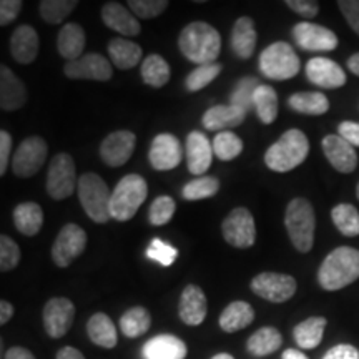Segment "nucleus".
I'll return each instance as SVG.
<instances>
[{
  "label": "nucleus",
  "mask_w": 359,
  "mask_h": 359,
  "mask_svg": "<svg viewBox=\"0 0 359 359\" xmlns=\"http://www.w3.org/2000/svg\"><path fill=\"white\" fill-rule=\"evenodd\" d=\"M178 47L193 64H215L222 52V37L213 25L206 22H191L180 34Z\"/></svg>",
  "instance_id": "nucleus-1"
},
{
  "label": "nucleus",
  "mask_w": 359,
  "mask_h": 359,
  "mask_svg": "<svg viewBox=\"0 0 359 359\" xmlns=\"http://www.w3.org/2000/svg\"><path fill=\"white\" fill-rule=\"evenodd\" d=\"M359 278V251L339 246L331 251L318 269V281L326 291L346 288Z\"/></svg>",
  "instance_id": "nucleus-2"
},
{
  "label": "nucleus",
  "mask_w": 359,
  "mask_h": 359,
  "mask_svg": "<svg viewBox=\"0 0 359 359\" xmlns=\"http://www.w3.org/2000/svg\"><path fill=\"white\" fill-rule=\"evenodd\" d=\"M309 154L308 137L302 130L291 128L283 133L280 140L273 143L264 154V163L269 170L278 173H286L306 160Z\"/></svg>",
  "instance_id": "nucleus-3"
},
{
  "label": "nucleus",
  "mask_w": 359,
  "mask_h": 359,
  "mask_svg": "<svg viewBox=\"0 0 359 359\" xmlns=\"http://www.w3.org/2000/svg\"><path fill=\"white\" fill-rule=\"evenodd\" d=\"M285 226L288 230L291 243L299 253L311 251L316 218H314L313 205L306 198H294L290 201L285 213Z\"/></svg>",
  "instance_id": "nucleus-4"
},
{
  "label": "nucleus",
  "mask_w": 359,
  "mask_h": 359,
  "mask_svg": "<svg viewBox=\"0 0 359 359\" xmlns=\"http://www.w3.org/2000/svg\"><path fill=\"white\" fill-rule=\"evenodd\" d=\"M79 200L83 212L92 222L105 224L111 219L110 201L111 191L109 185L97 173H83L77 185Z\"/></svg>",
  "instance_id": "nucleus-5"
},
{
  "label": "nucleus",
  "mask_w": 359,
  "mask_h": 359,
  "mask_svg": "<svg viewBox=\"0 0 359 359\" xmlns=\"http://www.w3.org/2000/svg\"><path fill=\"white\" fill-rule=\"evenodd\" d=\"M148 196V185L140 175H127L111 191L110 215L116 222H128Z\"/></svg>",
  "instance_id": "nucleus-6"
},
{
  "label": "nucleus",
  "mask_w": 359,
  "mask_h": 359,
  "mask_svg": "<svg viewBox=\"0 0 359 359\" xmlns=\"http://www.w3.org/2000/svg\"><path fill=\"white\" fill-rule=\"evenodd\" d=\"M258 67L263 77L283 82V80L294 79L298 75L302 62L290 43L275 42L268 45L262 52Z\"/></svg>",
  "instance_id": "nucleus-7"
},
{
  "label": "nucleus",
  "mask_w": 359,
  "mask_h": 359,
  "mask_svg": "<svg viewBox=\"0 0 359 359\" xmlns=\"http://www.w3.org/2000/svg\"><path fill=\"white\" fill-rule=\"evenodd\" d=\"M79 185L75 163L69 154H58L52 158L47 175V193L53 200H65Z\"/></svg>",
  "instance_id": "nucleus-8"
},
{
  "label": "nucleus",
  "mask_w": 359,
  "mask_h": 359,
  "mask_svg": "<svg viewBox=\"0 0 359 359\" xmlns=\"http://www.w3.org/2000/svg\"><path fill=\"white\" fill-rule=\"evenodd\" d=\"M222 231L226 243L240 250L251 248L257 240V224L253 215L241 206L228 213V217L223 219Z\"/></svg>",
  "instance_id": "nucleus-9"
},
{
  "label": "nucleus",
  "mask_w": 359,
  "mask_h": 359,
  "mask_svg": "<svg viewBox=\"0 0 359 359\" xmlns=\"http://www.w3.org/2000/svg\"><path fill=\"white\" fill-rule=\"evenodd\" d=\"M48 147L43 138L29 137L20 143L12 158V170L15 177L30 178L43 167Z\"/></svg>",
  "instance_id": "nucleus-10"
},
{
  "label": "nucleus",
  "mask_w": 359,
  "mask_h": 359,
  "mask_svg": "<svg viewBox=\"0 0 359 359\" xmlns=\"http://www.w3.org/2000/svg\"><path fill=\"white\" fill-rule=\"evenodd\" d=\"M87 246V233L79 224L69 223L62 228L52 246V259L58 268H67L83 253Z\"/></svg>",
  "instance_id": "nucleus-11"
},
{
  "label": "nucleus",
  "mask_w": 359,
  "mask_h": 359,
  "mask_svg": "<svg viewBox=\"0 0 359 359\" xmlns=\"http://www.w3.org/2000/svg\"><path fill=\"white\" fill-rule=\"evenodd\" d=\"M296 280L281 273H259L251 280V290L259 298L271 303H285L296 293Z\"/></svg>",
  "instance_id": "nucleus-12"
},
{
  "label": "nucleus",
  "mask_w": 359,
  "mask_h": 359,
  "mask_svg": "<svg viewBox=\"0 0 359 359\" xmlns=\"http://www.w3.org/2000/svg\"><path fill=\"white\" fill-rule=\"evenodd\" d=\"M291 35L296 45L306 52H331L338 47V37L333 30L311 22L296 24Z\"/></svg>",
  "instance_id": "nucleus-13"
},
{
  "label": "nucleus",
  "mask_w": 359,
  "mask_h": 359,
  "mask_svg": "<svg viewBox=\"0 0 359 359\" xmlns=\"http://www.w3.org/2000/svg\"><path fill=\"white\" fill-rule=\"evenodd\" d=\"M137 137L130 130H116V132L107 135L105 140L100 145V156L111 168H118L132 158Z\"/></svg>",
  "instance_id": "nucleus-14"
},
{
  "label": "nucleus",
  "mask_w": 359,
  "mask_h": 359,
  "mask_svg": "<svg viewBox=\"0 0 359 359\" xmlns=\"http://www.w3.org/2000/svg\"><path fill=\"white\" fill-rule=\"evenodd\" d=\"M65 75L72 80H95L107 82L111 79V65L100 53H87L79 60L67 62L64 67Z\"/></svg>",
  "instance_id": "nucleus-15"
},
{
  "label": "nucleus",
  "mask_w": 359,
  "mask_h": 359,
  "mask_svg": "<svg viewBox=\"0 0 359 359\" xmlns=\"http://www.w3.org/2000/svg\"><path fill=\"white\" fill-rule=\"evenodd\" d=\"M43 326L50 338H62L69 333L75 318V306L69 298H52L43 306Z\"/></svg>",
  "instance_id": "nucleus-16"
},
{
  "label": "nucleus",
  "mask_w": 359,
  "mask_h": 359,
  "mask_svg": "<svg viewBox=\"0 0 359 359\" xmlns=\"http://www.w3.org/2000/svg\"><path fill=\"white\" fill-rule=\"evenodd\" d=\"M183 158V150L180 145V140L172 133H160L156 135L151 142L150 154H148V160H150L151 167L158 172H167V170H173L180 165Z\"/></svg>",
  "instance_id": "nucleus-17"
},
{
  "label": "nucleus",
  "mask_w": 359,
  "mask_h": 359,
  "mask_svg": "<svg viewBox=\"0 0 359 359\" xmlns=\"http://www.w3.org/2000/svg\"><path fill=\"white\" fill-rule=\"evenodd\" d=\"M185 155H187V165L188 172L191 175H203L208 172V168L212 167L213 160V143H210L205 133L191 132L187 137V147H185Z\"/></svg>",
  "instance_id": "nucleus-18"
},
{
  "label": "nucleus",
  "mask_w": 359,
  "mask_h": 359,
  "mask_svg": "<svg viewBox=\"0 0 359 359\" xmlns=\"http://www.w3.org/2000/svg\"><path fill=\"white\" fill-rule=\"evenodd\" d=\"M309 82L321 88H339L346 83V74L334 60L325 57H314L306 65Z\"/></svg>",
  "instance_id": "nucleus-19"
},
{
  "label": "nucleus",
  "mask_w": 359,
  "mask_h": 359,
  "mask_svg": "<svg viewBox=\"0 0 359 359\" xmlns=\"http://www.w3.org/2000/svg\"><path fill=\"white\" fill-rule=\"evenodd\" d=\"M323 151L327 161L341 173H351L358 167V154L354 147L339 135H327L323 138Z\"/></svg>",
  "instance_id": "nucleus-20"
},
{
  "label": "nucleus",
  "mask_w": 359,
  "mask_h": 359,
  "mask_svg": "<svg viewBox=\"0 0 359 359\" xmlns=\"http://www.w3.org/2000/svg\"><path fill=\"white\" fill-rule=\"evenodd\" d=\"M178 313L182 321L188 326H198L203 323L206 313H208V303H206V296L200 286L188 285L183 290Z\"/></svg>",
  "instance_id": "nucleus-21"
},
{
  "label": "nucleus",
  "mask_w": 359,
  "mask_h": 359,
  "mask_svg": "<svg viewBox=\"0 0 359 359\" xmlns=\"http://www.w3.org/2000/svg\"><path fill=\"white\" fill-rule=\"evenodd\" d=\"M27 102L25 85L7 65L0 67V109L4 111L19 110Z\"/></svg>",
  "instance_id": "nucleus-22"
},
{
  "label": "nucleus",
  "mask_w": 359,
  "mask_h": 359,
  "mask_svg": "<svg viewBox=\"0 0 359 359\" xmlns=\"http://www.w3.org/2000/svg\"><path fill=\"white\" fill-rule=\"evenodd\" d=\"M102 20L109 29L127 35V37H135L142 30L140 22L135 19V15L127 7L118 2H107L102 7Z\"/></svg>",
  "instance_id": "nucleus-23"
},
{
  "label": "nucleus",
  "mask_w": 359,
  "mask_h": 359,
  "mask_svg": "<svg viewBox=\"0 0 359 359\" xmlns=\"http://www.w3.org/2000/svg\"><path fill=\"white\" fill-rule=\"evenodd\" d=\"M39 34L34 27L20 25L13 30L11 37V53L19 64L29 65L39 55Z\"/></svg>",
  "instance_id": "nucleus-24"
},
{
  "label": "nucleus",
  "mask_w": 359,
  "mask_h": 359,
  "mask_svg": "<svg viewBox=\"0 0 359 359\" xmlns=\"http://www.w3.org/2000/svg\"><path fill=\"white\" fill-rule=\"evenodd\" d=\"M143 358L145 359H185L187 344L173 334H160L148 339L143 344Z\"/></svg>",
  "instance_id": "nucleus-25"
},
{
  "label": "nucleus",
  "mask_w": 359,
  "mask_h": 359,
  "mask_svg": "<svg viewBox=\"0 0 359 359\" xmlns=\"http://www.w3.org/2000/svg\"><path fill=\"white\" fill-rule=\"evenodd\" d=\"M231 50L240 60H248L257 48L258 34L250 17H240L231 29Z\"/></svg>",
  "instance_id": "nucleus-26"
},
{
  "label": "nucleus",
  "mask_w": 359,
  "mask_h": 359,
  "mask_svg": "<svg viewBox=\"0 0 359 359\" xmlns=\"http://www.w3.org/2000/svg\"><path fill=\"white\" fill-rule=\"evenodd\" d=\"M246 111L236 109L233 105H215L203 115V127L212 132H228V128L238 127L243 123Z\"/></svg>",
  "instance_id": "nucleus-27"
},
{
  "label": "nucleus",
  "mask_w": 359,
  "mask_h": 359,
  "mask_svg": "<svg viewBox=\"0 0 359 359\" xmlns=\"http://www.w3.org/2000/svg\"><path fill=\"white\" fill-rule=\"evenodd\" d=\"M85 32L79 24H65L57 37V50L67 60H79L83 57Z\"/></svg>",
  "instance_id": "nucleus-28"
},
{
  "label": "nucleus",
  "mask_w": 359,
  "mask_h": 359,
  "mask_svg": "<svg viewBox=\"0 0 359 359\" xmlns=\"http://www.w3.org/2000/svg\"><path fill=\"white\" fill-rule=\"evenodd\" d=\"M255 320V309L246 302H233L223 309L219 316V327L224 333H236L245 330Z\"/></svg>",
  "instance_id": "nucleus-29"
},
{
  "label": "nucleus",
  "mask_w": 359,
  "mask_h": 359,
  "mask_svg": "<svg viewBox=\"0 0 359 359\" xmlns=\"http://www.w3.org/2000/svg\"><path fill=\"white\" fill-rule=\"evenodd\" d=\"M13 223L22 235L35 236L43 226V212L42 206L34 201L20 203L13 210Z\"/></svg>",
  "instance_id": "nucleus-30"
},
{
  "label": "nucleus",
  "mask_w": 359,
  "mask_h": 359,
  "mask_svg": "<svg viewBox=\"0 0 359 359\" xmlns=\"http://www.w3.org/2000/svg\"><path fill=\"white\" fill-rule=\"evenodd\" d=\"M87 333L92 343L100 348L111 349L118 343L116 327L114 326V321L105 313H95L90 318L87 323Z\"/></svg>",
  "instance_id": "nucleus-31"
},
{
  "label": "nucleus",
  "mask_w": 359,
  "mask_h": 359,
  "mask_svg": "<svg viewBox=\"0 0 359 359\" xmlns=\"http://www.w3.org/2000/svg\"><path fill=\"white\" fill-rule=\"evenodd\" d=\"M142 47L127 39H114L109 43V55L114 65L120 70H130L138 65L142 58Z\"/></svg>",
  "instance_id": "nucleus-32"
},
{
  "label": "nucleus",
  "mask_w": 359,
  "mask_h": 359,
  "mask_svg": "<svg viewBox=\"0 0 359 359\" xmlns=\"http://www.w3.org/2000/svg\"><path fill=\"white\" fill-rule=\"evenodd\" d=\"M325 327L326 318L323 316H313L304 320L303 323H299L293 331L296 344L302 349H313L320 346L323 333H325Z\"/></svg>",
  "instance_id": "nucleus-33"
},
{
  "label": "nucleus",
  "mask_w": 359,
  "mask_h": 359,
  "mask_svg": "<svg viewBox=\"0 0 359 359\" xmlns=\"http://www.w3.org/2000/svg\"><path fill=\"white\" fill-rule=\"evenodd\" d=\"M281 344L283 336L280 331L273 326H264L250 336L248 343H246V349L253 356H268V354L280 349Z\"/></svg>",
  "instance_id": "nucleus-34"
},
{
  "label": "nucleus",
  "mask_w": 359,
  "mask_h": 359,
  "mask_svg": "<svg viewBox=\"0 0 359 359\" xmlns=\"http://www.w3.org/2000/svg\"><path fill=\"white\" fill-rule=\"evenodd\" d=\"M291 110L304 115H323L330 110V100L321 92H299L290 97Z\"/></svg>",
  "instance_id": "nucleus-35"
},
{
  "label": "nucleus",
  "mask_w": 359,
  "mask_h": 359,
  "mask_svg": "<svg viewBox=\"0 0 359 359\" xmlns=\"http://www.w3.org/2000/svg\"><path fill=\"white\" fill-rule=\"evenodd\" d=\"M170 65L161 55H148L142 64V80L148 87L161 88L170 80Z\"/></svg>",
  "instance_id": "nucleus-36"
},
{
  "label": "nucleus",
  "mask_w": 359,
  "mask_h": 359,
  "mask_svg": "<svg viewBox=\"0 0 359 359\" xmlns=\"http://www.w3.org/2000/svg\"><path fill=\"white\" fill-rule=\"evenodd\" d=\"M253 109L264 125L273 123L278 116V93L269 85H259L253 97Z\"/></svg>",
  "instance_id": "nucleus-37"
},
{
  "label": "nucleus",
  "mask_w": 359,
  "mask_h": 359,
  "mask_svg": "<svg viewBox=\"0 0 359 359\" xmlns=\"http://www.w3.org/2000/svg\"><path fill=\"white\" fill-rule=\"evenodd\" d=\"M151 326V316L145 308L135 306L127 309L120 318V330L127 338H140Z\"/></svg>",
  "instance_id": "nucleus-38"
},
{
  "label": "nucleus",
  "mask_w": 359,
  "mask_h": 359,
  "mask_svg": "<svg viewBox=\"0 0 359 359\" xmlns=\"http://www.w3.org/2000/svg\"><path fill=\"white\" fill-rule=\"evenodd\" d=\"M331 218H333L334 226L344 236H358L359 235V212L353 205L341 203L331 210Z\"/></svg>",
  "instance_id": "nucleus-39"
},
{
  "label": "nucleus",
  "mask_w": 359,
  "mask_h": 359,
  "mask_svg": "<svg viewBox=\"0 0 359 359\" xmlns=\"http://www.w3.org/2000/svg\"><path fill=\"white\" fill-rule=\"evenodd\" d=\"M243 151V140L236 133L219 132L213 138V154L222 161H231Z\"/></svg>",
  "instance_id": "nucleus-40"
},
{
  "label": "nucleus",
  "mask_w": 359,
  "mask_h": 359,
  "mask_svg": "<svg viewBox=\"0 0 359 359\" xmlns=\"http://www.w3.org/2000/svg\"><path fill=\"white\" fill-rule=\"evenodd\" d=\"M219 190V180L215 177H200L196 180L188 182L183 187L182 195L183 198L188 201H196V200H205L212 198Z\"/></svg>",
  "instance_id": "nucleus-41"
},
{
  "label": "nucleus",
  "mask_w": 359,
  "mask_h": 359,
  "mask_svg": "<svg viewBox=\"0 0 359 359\" xmlns=\"http://www.w3.org/2000/svg\"><path fill=\"white\" fill-rule=\"evenodd\" d=\"M79 6L77 0H42L40 2V15L48 24H60Z\"/></svg>",
  "instance_id": "nucleus-42"
},
{
  "label": "nucleus",
  "mask_w": 359,
  "mask_h": 359,
  "mask_svg": "<svg viewBox=\"0 0 359 359\" xmlns=\"http://www.w3.org/2000/svg\"><path fill=\"white\" fill-rule=\"evenodd\" d=\"M259 87V82L255 77H245L236 83L235 90L230 95V105L236 107V109L248 111L253 109V97L257 88Z\"/></svg>",
  "instance_id": "nucleus-43"
},
{
  "label": "nucleus",
  "mask_w": 359,
  "mask_h": 359,
  "mask_svg": "<svg viewBox=\"0 0 359 359\" xmlns=\"http://www.w3.org/2000/svg\"><path fill=\"white\" fill-rule=\"evenodd\" d=\"M219 72H222V65L217 64H208V65H198L195 70L188 74L185 80L188 92H200L201 88H205L206 85H210L215 79L218 77Z\"/></svg>",
  "instance_id": "nucleus-44"
},
{
  "label": "nucleus",
  "mask_w": 359,
  "mask_h": 359,
  "mask_svg": "<svg viewBox=\"0 0 359 359\" xmlns=\"http://www.w3.org/2000/svg\"><path fill=\"white\" fill-rule=\"evenodd\" d=\"M175 210H177V203H175L172 196L161 195L151 203L150 212H148V219L155 226H163V224L172 222Z\"/></svg>",
  "instance_id": "nucleus-45"
},
{
  "label": "nucleus",
  "mask_w": 359,
  "mask_h": 359,
  "mask_svg": "<svg viewBox=\"0 0 359 359\" xmlns=\"http://www.w3.org/2000/svg\"><path fill=\"white\" fill-rule=\"evenodd\" d=\"M20 262V248L11 236H0V269L2 273L12 271Z\"/></svg>",
  "instance_id": "nucleus-46"
},
{
  "label": "nucleus",
  "mask_w": 359,
  "mask_h": 359,
  "mask_svg": "<svg viewBox=\"0 0 359 359\" xmlns=\"http://www.w3.org/2000/svg\"><path fill=\"white\" fill-rule=\"evenodd\" d=\"M128 7L140 19H154L167 11V0H130Z\"/></svg>",
  "instance_id": "nucleus-47"
},
{
  "label": "nucleus",
  "mask_w": 359,
  "mask_h": 359,
  "mask_svg": "<svg viewBox=\"0 0 359 359\" xmlns=\"http://www.w3.org/2000/svg\"><path fill=\"white\" fill-rule=\"evenodd\" d=\"M147 257L154 262L163 264V266H170V264L175 263V259L178 257L177 248H173L172 245L165 243L160 238H155L151 241L150 246L147 248Z\"/></svg>",
  "instance_id": "nucleus-48"
},
{
  "label": "nucleus",
  "mask_w": 359,
  "mask_h": 359,
  "mask_svg": "<svg viewBox=\"0 0 359 359\" xmlns=\"http://www.w3.org/2000/svg\"><path fill=\"white\" fill-rule=\"evenodd\" d=\"M338 7L343 12L344 19L348 20L349 27L359 35V0H341Z\"/></svg>",
  "instance_id": "nucleus-49"
},
{
  "label": "nucleus",
  "mask_w": 359,
  "mask_h": 359,
  "mask_svg": "<svg viewBox=\"0 0 359 359\" xmlns=\"http://www.w3.org/2000/svg\"><path fill=\"white\" fill-rule=\"evenodd\" d=\"M24 7L20 0H2L0 2V25L6 27L12 24L19 17V13Z\"/></svg>",
  "instance_id": "nucleus-50"
},
{
  "label": "nucleus",
  "mask_w": 359,
  "mask_h": 359,
  "mask_svg": "<svg viewBox=\"0 0 359 359\" xmlns=\"http://www.w3.org/2000/svg\"><path fill=\"white\" fill-rule=\"evenodd\" d=\"M286 6L304 19H313L320 12V4L313 0H286Z\"/></svg>",
  "instance_id": "nucleus-51"
},
{
  "label": "nucleus",
  "mask_w": 359,
  "mask_h": 359,
  "mask_svg": "<svg viewBox=\"0 0 359 359\" xmlns=\"http://www.w3.org/2000/svg\"><path fill=\"white\" fill-rule=\"evenodd\" d=\"M12 151V137L11 133L2 130L0 132V175H6L8 158H11Z\"/></svg>",
  "instance_id": "nucleus-52"
},
{
  "label": "nucleus",
  "mask_w": 359,
  "mask_h": 359,
  "mask_svg": "<svg viewBox=\"0 0 359 359\" xmlns=\"http://www.w3.org/2000/svg\"><path fill=\"white\" fill-rule=\"evenodd\" d=\"M323 359H359V351L351 344H338L331 348Z\"/></svg>",
  "instance_id": "nucleus-53"
},
{
  "label": "nucleus",
  "mask_w": 359,
  "mask_h": 359,
  "mask_svg": "<svg viewBox=\"0 0 359 359\" xmlns=\"http://www.w3.org/2000/svg\"><path fill=\"white\" fill-rule=\"evenodd\" d=\"M339 137L344 138L353 147H359V123L354 122H343L338 127Z\"/></svg>",
  "instance_id": "nucleus-54"
},
{
  "label": "nucleus",
  "mask_w": 359,
  "mask_h": 359,
  "mask_svg": "<svg viewBox=\"0 0 359 359\" xmlns=\"http://www.w3.org/2000/svg\"><path fill=\"white\" fill-rule=\"evenodd\" d=\"M6 359H35V356L29 349L20 348V346H13L7 351Z\"/></svg>",
  "instance_id": "nucleus-55"
},
{
  "label": "nucleus",
  "mask_w": 359,
  "mask_h": 359,
  "mask_svg": "<svg viewBox=\"0 0 359 359\" xmlns=\"http://www.w3.org/2000/svg\"><path fill=\"white\" fill-rule=\"evenodd\" d=\"M13 316V306L6 299L0 302V325H7Z\"/></svg>",
  "instance_id": "nucleus-56"
},
{
  "label": "nucleus",
  "mask_w": 359,
  "mask_h": 359,
  "mask_svg": "<svg viewBox=\"0 0 359 359\" xmlns=\"http://www.w3.org/2000/svg\"><path fill=\"white\" fill-rule=\"evenodd\" d=\"M55 359H85V356L79 351V349H75L72 346H65L57 353Z\"/></svg>",
  "instance_id": "nucleus-57"
},
{
  "label": "nucleus",
  "mask_w": 359,
  "mask_h": 359,
  "mask_svg": "<svg viewBox=\"0 0 359 359\" xmlns=\"http://www.w3.org/2000/svg\"><path fill=\"white\" fill-rule=\"evenodd\" d=\"M348 69L351 70L354 75H358V77H359V52L349 57V60H348Z\"/></svg>",
  "instance_id": "nucleus-58"
},
{
  "label": "nucleus",
  "mask_w": 359,
  "mask_h": 359,
  "mask_svg": "<svg viewBox=\"0 0 359 359\" xmlns=\"http://www.w3.org/2000/svg\"><path fill=\"white\" fill-rule=\"evenodd\" d=\"M283 359H308V358L306 354L298 351V349H286V351L283 353Z\"/></svg>",
  "instance_id": "nucleus-59"
},
{
  "label": "nucleus",
  "mask_w": 359,
  "mask_h": 359,
  "mask_svg": "<svg viewBox=\"0 0 359 359\" xmlns=\"http://www.w3.org/2000/svg\"><path fill=\"white\" fill-rule=\"evenodd\" d=\"M212 359H235V358H233L231 354H228V353H219V354H215Z\"/></svg>",
  "instance_id": "nucleus-60"
},
{
  "label": "nucleus",
  "mask_w": 359,
  "mask_h": 359,
  "mask_svg": "<svg viewBox=\"0 0 359 359\" xmlns=\"http://www.w3.org/2000/svg\"><path fill=\"white\" fill-rule=\"evenodd\" d=\"M356 196H358V200H359V183H358V187H356Z\"/></svg>",
  "instance_id": "nucleus-61"
}]
</instances>
